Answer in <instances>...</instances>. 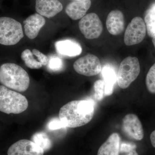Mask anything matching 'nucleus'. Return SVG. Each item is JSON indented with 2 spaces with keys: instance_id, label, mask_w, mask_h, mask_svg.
<instances>
[{
  "instance_id": "obj_1",
  "label": "nucleus",
  "mask_w": 155,
  "mask_h": 155,
  "mask_svg": "<svg viewBox=\"0 0 155 155\" xmlns=\"http://www.w3.org/2000/svg\"><path fill=\"white\" fill-rule=\"evenodd\" d=\"M94 114V104L92 101L77 100L63 106L59 111V117L65 127L75 128L88 123Z\"/></svg>"
},
{
  "instance_id": "obj_2",
  "label": "nucleus",
  "mask_w": 155,
  "mask_h": 155,
  "mask_svg": "<svg viewBox=\"0 0 155 155\" xmlns=\"http://www.w3.org/2000/svg\"><path fill=\"white\" fill-rule=\"evenodd\" d=\"M0 83L12 90L23 92L29 87L30 78L25 69L19 65L5 63L0 65Z\"/></svg>"
},
{
  "instance_id": "obj_3",
  "label": "nucleus",
  "mask_w": 155,
  "mask_h": 155,
  "mask_svg": "<svg viewBox=\"0 0 155 155\" xmlns=\"http://www.w3.org/2000/svg\"><path fill=\"white\" fill-rule=\"evenodd\" d=\"M28 101L18 92L0 85V112L7 114H18L28 107Z\"/></svg>"
},
{
  "instance_id": "obj_4",
  "label": "nucleus",
  "mask_w": 155,
  "mask_h": 155,
  "mask_svg": "<svg viewBox=\"0 0 155 155\" xmlns=\"http://www.w3.org/2000/svg\"><path fill=\"white\" fill-rule=\"evenodd\" d=\"M24 37L22 24L10 17H0V45L13 46Z\"/></svg>"
},
{
  "instance_id": "obj_5",
  "label": "nucleus",
  "mask_w": 155,
  "mask_h": 155,
  "mask_svg": "<svg viewBox=\"0 0 155 155\" xmlns=\"http://www.w3.org/2000/svg\"><path fill=\"white\" fill-rule=\"evenodd\" d=\"M140 68L138 59L136 57H128L124 59L119 66L117 81L120 88H127L137 78Z\"/></svg>"
},
{
  "instance_id": "obj_6",
  "label": "nucleus",
  "mask_w": 155,
  "mask_h": 155,
  "mask_svg": "<svg viewBox=\"0 0 155 155\" xmlns=\"http://www.w3.org/2000/svg\"><path fill=\"white\" fill-rule=\"evenodd\" d=\"M78 26L81 32L88 39L98 38L102 33V23L95 13H90L85 15L81 19Z\"/></svg>"
},
{
  "instance_id": "obj_7",
  "label": "nucleus",
  "mask_w": 155,
  "mask_h": 155,
  "mask_svg": "<svg viewBox=\"0 0 155 155\" xmlns=\"http://www.w3.org/2000/svg\"><path fill=\"white\" fill-rule=\"evenodd\" d=\"M146 32L144 20L140 17H134L125 30L124 37L125 45L132 46L140 43L145 37Z\"/></svg>"
},
{
  "instance_id": "obj_8",
  "label": "nucleus",
  "mask_w": 155,
  "mask_h": 155,
  "mask_svg": "<svg viewBox=\"0 0 155 155\" xmlns=\"http://www.w3.org/2000/svg\"><path fill=\"white\" fill-rule=\"evenodd\" d=\"M73 68L78 73L86 76L96 75L102 71L99 59L91 54H88L76 60L73 64Z\"/></svg>"
},
{
  "instance_id": "obj_9",
  "label": "nucleus",
  "mask_w": 155,
  "mask_h": 155,
  "mask_svg": "<svg viewBox=\"0 0 155 155\" xmlns=\"http://www.w3.org/2000/svg\"><path fill=\"white\" fill-rule=\"evenodd\" d=\"M122 128L125 134L132 139L141 140L144 137L141 122L135 114H127L124 117Z\"/></svg>"
},
{
  "instance_id": "obj_10",
  "label": "nucleus",
  "mask_w": 155,
  "mask_h": 155,
  "mask_svg": "<svg viewBox=\"0 0 155 155\" xmlns=\"http://www.w3.org/2000/svg\"><path fill=\"white\" fill-rule=\"evenodd\" d=\"M44 150L31 140L22 139L14 143L8 150V155H44Z\"/></svg>"
},
{
  "instance_id": "obj_11",
  "label": "nucleus",
  "mask_w": 155,
  "mask_h": 155,
  "mask_svg": "<svg viewBox=\"0 0 155 155\" xmlns=\"http://www.w3.org/2000/svg\"><path fill=\"white\" fill-rule=\"evenodd\" d=\"M21 59L28 68L31 69H39L43 66H47L49 58L47 56L36 49L32 51L25 49L21 55Z\"/></svg>"
},
{
  "instance_id": "obj_12",
  "label": "nucleus",
  "mask_w": 155,
  "mask_h": 155,
  "mask_svg": "<svg viewBox=\"0 0 155 155\" xmlns=\"http://www.w3.org/2000/svg\"><path fill=\"white\" fill-rule=\"evenodd\" d=\"M63 6L58 0H36L35 10L43 17L51 18L63 10Z\"/></svg>"
},
{
  "instance_id": "obj_13",
  "label": "nucleus",
  "mask_w": 155,
  "mask_h": 155,
  "mask_svg": "<svg viewBox=\"0 0 155 155\" xmlns=\"http://www.w3.org/2000/svg\"><path fill=\"white\" fill-rule=\"evenodd\" d=\"M45 22L44 17L38 13L30 15L23 21L25 35L30 39L36 38Z\"/></svg>"
},
{
  "instance_id": "obj_14",
  "label": "nucleus",
  "mask_w": 155,
  "mask_h": 155,
  "mask_svg": "<svg viewBox=\"0 0 155 155\" xmlns=\"http://www.w3.org/2000/svg\"><path fill=\"white\" fill-rule=\"evenodd\" d=\"M106 26L109 33L112 35H119L122 33L125 28L123 13L119 10L111 11L107 17Z\"/></svg>"
},
{
  "instance_id": "obj_15",
  "label": "nucleus",
  "mask_w": 155,
  "mask_h": 155,
  "mask_svg": "<svg viewBox=\"0 0 155 155\" xmlns=\"http://www.w3.org/2000/svg\"><path fill=\"white\" fill-rule=\"evenodd\" d=\"M55 47L58 54L67 57H76L82 52V48L80 44L72 39L58 41L55 43Z\"/></svg>"
},
{
  "instance_id": "obj_16",
  "label": "nucleus",
  "mask_w": 155,
  "mask_h": 155,
  "mask_svg": "<svg viewBox=\"0 0 155 155\" xmlns=\"http://www.w3.org/2000/svg\"><path fill=\"white\" fill-rule=\"evenodd\" d=\"M91 0L74 1L69 3L66 8V13L73 20L81 19L91 8Z\"/></svg>"
},
{
  "instance_id": "obj_17",
  "label": "nucleus",
  "mask_w": 155,
  "mask_h": 155,
  "mask_svg": "<svg viewBox=\"0 0 155 155\" xmlns=\"http://www.w3.org/2000/svg\"><path fill=\"white\" fill-rule=\"evenodd\" d=\"M121 138L119 134L113 133L99 148L97 155H119Z\"/></svg>"
},
{
  "instance_id": "obj_18",
  "label": "nucleus",
  "mask_w": 155,
  "mask_h": 155,
  "mask_svg": "<svg viewBox=\"0 0 155 155\" xmlns=\"http://www.w3.org/2000/svg\"><path fill=\"white\" fill-rule=\"evenodd\" d=\"M102 75L105 87V96H110L114 91V85L117 81V76L114 69L105 67L102 70Z\"/></svg>"
},
{
  "instance_id": "obj_19",
  "label": "nucleus",
  "mask_w": 155,
  "mask_h": 155,
  "mask_svg": "<svg viewBox=\"0 0 155 155\" xmlns=\"http://www.w3.org/2000/svg\"><path fill=\"white\" fill-rule=\"evenodd\" d=\"M32 141L39 146L44 151H47L52 146L51 140L47 134L43 132H37L31 137Z\"/></svg>"
},
{
  "instance_id": "obj_20",
  "label": "nucleus",
  "mask_w": 155,
  "mask_h": 155,
  "mask_svg": "<svg viewBox=\"0 0 155 155\" xmlns=\"http://www.w3.org/2000/svg\"><path fill=\"white\" fill-rule=\"evenodd\" d=\"M145 23L148 34L150 37H153L155 35V13L147 12Z\"/></svg>"
},
{
  "instance_id": "obj_21",
  "label": "nucleus",
  "mask_w": 155,
  "mask_h": 155,
  "mask_svg": "<svg viewBox=\"0 0 155 155\" xmlns=\"http://www.w3.org/2000/svg\"><path fill=\"white\" fill-rule=\"evenodd\" d=\"M146 84L148 91L155 94V64L150 68L147 74Z\"/></svg>"
},
{
  "instance_id": "obj_22",
  "label": "nucleus",
  "mask_w": 155,
  "mask_h": 155,
  "mask_svg": "<svg viewBox=\"0 0 155 155\" xmlns=\"http://www.w3.org/2000/svg\"><path fill=\"white\" fill-rule=\"evenodd\" d=\"M95 98L98 101L102 100L105 96V87L104 80H97L94 85Z\"/></svg>"
},
{
  "instance_id": "obj_23",
  "label": "nucleus",
  "mask_w": 155,
  "mask_h": 155,
  "mask_svg": "<svg viewBox=\"0 0 155 155\" xmlns=\"http://www.w3.org/2000/svg\"><path fill=\"white\" fill-rule=\"evenodd\" d=\"M48 69L54 71H58L61 70L63 67L62 59L57 56H52L49 58L47 65Z\"/></svg>"
},
{
  "instance_id": "obj_24",
  "label": "nucleus",
  "mask_w": 155,
  "mask_h": 155,
  "mask_svg": "<svg viewBox=\"0 0 155 155\" xmlns=\"http://www.w3.org/2000/svg\"><path fill=\"white\" fill-rule=\"evenodd\" d=\"M137 146L133 143L122 142L120 146V153H128L136 150Z\"/></svg>"
},
{
  "instance_id": "obj_25",
  "label": "nucleus",
  "mask_w": 155,
  "mask_h": 155,
  "mask_svg": "<svg viewBox=\"0 0 155 155\" xmlns=\"http://www.w3.org/2000/svg\"><path fill=\"white\" fill-rule=\"evenodd\" d=\"M48 128L51 130H55L66 127L59 119H54L49 122L48 125Z\"/></svg>"
},
{
  "instance_id": "obj_26",
  "label": "nucleus",
  "mask_w": 155,
  "mask_h": 155,
  "mask_svg": "<svg viewBox=\"0 0 155 155\" xmlns=\"http://www.w3.org/2000/svg\"><path fill=\"white\" fill-rule=\"evenodd\" d=\"M150 139L153 146L155 148V130L153 131L150 136Z\"/></svg>"
},
{
  "instance_id": "obj_27",
  "label": "nucleus",
  "mask_w": 155,
  "mask_h": 155,
  "mask_svg": "<svg viewBox=\"0 0 155 155\" xmlns=\"http://www.w3.org/2000/svg\"><path fill=\"white\" fill-rule=\"evenodd\" d=\"M147 12H150V13H155V3L153 4L151 6L150 8L149 9Z\"/></svg>"
},
{
  "instance_id": "obj_28",
  "label": "nucleus",
  "mask_w": 155,
  "mask_h": 155,
  "mask_svg": "<svg viewBox=\"0 0 155 155\" xmlns=\"http://www.w3.org/2000/svg\"><path fill=\"white\" fill-rule=\"evenodd\" d=\"M126 155H138V154L136 150H134L129 153H127V154Z\"/></svg>"
},
{
  "instance_id": "obj_29",
  "label": "nucleus",
  "mask_w": 155,
  "mask_h": 155,
  "mask_svg": "<svg viewBox=\"0 0 155 155\" xmlns=\"http://www.w3.org/2000/svg\"><path fill=\"white\" fill-rule=\"evenodd\" d=\"M152 42L155 48V35L153 38Z\"/></svg>"
},
{
  "instance_id": "obj_30",
  "label": "nucleus",
  "mask_w": 155,
  "mask_h": 155,
  "mask_svg": "<svg viewBox=\"0 0 155 155\" xmlns=\"http://www.w3.org/2000/svg\"><path fill=\"white\" fill-rule=\"evenodd\" d=\"M74 1H81V0H74Z\"/></svg>"
}]
</instances>
